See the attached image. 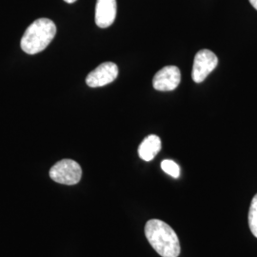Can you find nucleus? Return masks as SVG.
I'll use <instances>...</instances> for the list:
<instances>
[{"label":"nucleus","instance_id":"9b49d317","mask_svg":"<svg viewBox=\"0 0 257 257\" xmlns=\"http://www.w3.org/2000/svg\"><path fill=\"white\" fill-rule=\"evenodd\" d=\"M249 3L254 9L257 10V0H249Z\"/></svg>","mask_w":257,"mask_h":257},{"label":"nucleus","instance_id":"9d476101","mask_svg":"<svg viewBox=\"0 0 257 257\" xmlns=\"http://www.w3.org/2000/svg\"><path fill=\"white\" fill-rule=\"evenodd\" d=\"M161 169L167 175H171L174 178H178L180 176V168L175 161L165 159L161 162Z\"/></svg>","mask_w":257,"mask_h":257},{"label":"nucleus","instance_id":"f03ea898","mask_svg":"<svg viewBox=\"0 0 257 257\" xmlns=\"http://www.w3.org/2000/svg\"><path fill=\"white\" fill-rule=\"evenodd\" d=\"M56 34L55 23L49 19L35 20L21 38V49L29 55H36L46 49Z\"/></svg>","mask_w":257,"mask_h":257},{"label":"nucleus","instance_id":"1a4fd4ad","mask_svg":"<svg viewBox=\"0 0 257 257\" xmlns=\"http://www.w3.org/2000/svg\"><path fill=\"white\" fill-rule=\"evenodd\" d=\"M248 226L252 234L257 238V193L250 203L248 211Z\"/></svg>","mask_w":257,"mask_h":257},{"label":"nucleus","instance_id":"6e6552de","mask_svg":"<svg viewBox=\"0 0 257 257\" xmlns=\"http://www.w3.org/2000/svg\"><path fill=\"white\" fill-rule=\"evenodd\" d=\"M162 147L161 139L155 135L145 138L138 148V155L144 161L153 160Z\"/></svg>","mask_w":257,"mask_h":257},{"label":"nucleus","instance_id":"f257e3e1","mask_svg":"<svg viewBox=\"0 0 257 257\" xmlns=\"http://www.w3.org/2000/svg\"><path fill=\"white\" fill-rule=\"evenodd\" d=\"M145 234L151 246L161 257H178L180 243L175 230L159 219H151L145 226Z\"/></svg>","mask_w":257,"mask_h":257},{"label":"nucleus","instance_id":"7ed1b4c3","mask_svg":"<svg viewBox=\"0 0 257 257\" xmlns=\"http://www.w3.org/2000/svg\"><path fill=\"white\" fill-rule=\"evenodd\" d=\"M81 176V167L72 159L60 160L50 170V177L56 183L75 185L80 181Z\"/></svg>","mask_w":257,"mask_h":257},{"label":"nucleus","instance_id":"0eeeda50","mask_svg":"<svg viewBox=\"0 0 257 257\" xmlns=\"http://www.w3.org/2000/svg\"><path fill=\"white\" fill-rule=\"evenodd\" d=\"M116 17V0H97L95 7V23L98 27L108 28Z\"/></svg>","mask_w":257,"mask_h":257},{"label":"nucleus","instance_id":"20e7f679","mask_svg":"<svg viewBox=\"0 0 257 257\" xmlns=\"http://www.w3.org/2000/svg\"><path fill=\"white\" fill-rule=\"evenodd\" d=\"M218 64V58L210 50H201L194 57L193 66V81L201 83L207 78V76L216 68Z\"/></svg>","mask_w":257,"mask_h":257},{"label":"nucleus","instance_id":"f8f14e48","mask_svg":"<svg viewBox=\"0 0 257 257\" xmlns=\"http://www.w3.org/2000/svg\"><path fill=\"white\" fill-rule=\"evenodd\" d=\"M66 3H69V4H72V3H74L76 0H64Z\"/></svg>","mask_w":257,"mask_h":257},{"label":"nucleus","instance_id":"39448f33","mask_svg":"<svg viewBox=\"0 0 257 257\" xmlns=\"http://www.w3.org/2000/svg\"><path fill=\"white\" fill-rule=\"evenodd\" d=\"M118 75V68L112 62H105L94 69L86 78V83L91 88L103 87L113 82Z\"/></svg>","mask_w":257,"mask_h":257},{"label":"nucleus","instance_id":"423d86ee","mask_svg":"<svg viewBox=\"0 0 257 257\" xmlns=\"http://www.w3.org/2000/svg\"><path fill=\"white\" fill-rule=\"evenodd\" d=\"M180 80V70L175 66H167L156 73L153 79V85L157 91L170 92L178 87Z\"/></svg>","mask_w":257,"mask_h":257}]
</instances>
